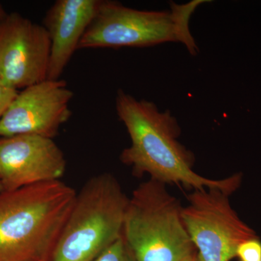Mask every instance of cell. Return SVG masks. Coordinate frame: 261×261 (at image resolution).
<instances>
[{
	"label": "cell",
	"mask_w": 261,
	"mask_h": 261,
	"mask_svg": "<svg viewBox=\"0 0 261 261\" xmlns=\"http://www.w3.org/2000/svg\"><path fill=\"white\" fill-rule=\"evenodd\" d=\"M7 15L8 14L5 13L4 8H3L1 3H0V23L4 20V18L6 17Z\"/></svg>",
	"instance_id": "cell-15"
},
{
	"label": "cell",
	"mask_w": 261,
	"mask_h": 261,
	"mask_svg": "<svg viewBox=\"0 0 261 261\" xmlns=\"http://www.w3.org/2000/svg\"><path fill=\"white\" fill-rule=\"evenodd\" d=\"M99 3L100 0H58L47 10L43 20L51 43L47 80H61L97 14Z\"/></svg>",
	"instance_id": "cell-10"
},
{
	"label": "cell",
	"mask_w": 261,
	"mask_h": 261,
	"mask_svg": "<svg viewBox=\"0 0 261 261\" xmlns=\"http://www.w3.org/2000/svg\"><path fill=\"white\" fill-rule=\"evenodd\" d=\"M129 197L113 174L87 180L77 192L51 261H94L123 235Z\"/></svg>",
	"instance_id": "cell-4"
},
{
	"label": "cell",
	"mask_w": 261,
	"mask_h": 261,
	"mask_svg": "<svg viewBox=\"0 0 261 261\" xmlns=\"http://www.w3.org/2000/svg\"><path fill=\"white\" fill-rule=\"evenodd\" d=\"M19 92L0 78V119L14 101Z\"/></svg>",
	"instance_id": "cell-13"
},
{
	"label": "cell",
	"mask_w": 261,
	"mask_h": 261,
	"mask_svg": "<svg viewBox=\"0 0 261 261\" xmlns=\"http://www.w3.org/2000/svg\"><path fill=\"white\" fill-rule=\"evenodd\" d=\"M76 195L61 180L0 192V261H51Z\"/></svg>",
	"instance_id": "cell-2"
},
{
	"label": "cell",
	"mask_w": 261,
	"mask_h": 261,
	"mask_svg": "<svg viewBox=\"0 0 261 261\" xmlns=\"http://www.w3.org/2000/svg\"><path fill=\"white\" fill-rule=\"evenodd\" d=\"M181 261H198L197 260V252H192L190 255H187L185 258L182 259Z\"/></svg>",
	"instance_id": "cell-14"
},
{
	"label": "cell",
	"mask_w": 261,
	"mask_h": 261,
	"mask_svg": "<svg viewBox=\"0 0 261 261\" xmlns=\"http://www.w3.org/2000/svg\"><path fill=\"white\" fill-rule=\"evenodd\" d=\"M50 48L44 25L7 15L0 23V78L18 91L47 80Z\"/></svg>",
	"instance_id": "cell-7"
},
{
	"label": "cell",
	"mask_w": 261,
	"mask_h": 261,
	"mask_svg": "<svg viewBox=\"0 0 261 261\" xmlns=\"http://www.w3.org/2000/svg\"><path fill=\"white\" fill-rule=\"evenodd\" d=\"M73 97L62 80H46L23 89L0 119V137L34 135L53 140L71 116Z\"/></svg>",
	"instance_id": "cell-8"
},
{
	"label": "cell",
	"mask_w": 261,
	"mask_h": 261,
	"mask_svg": "<svg viewBox=\"0 0 261 261\" xmlns=\"http://www.w3.org/2000/svg\"><path fill=\"white\" fill-rule=\"evenodd\" d=\"M181 206L166 185L149 178L129 197L123 235L137 261H181L195 252Z\"/></svg>",
	"instance_id": "cell-5"
},
{
	"label": "cell",
	"mask_w": 261,
	"mask_h": 261,
	"mask_svg": "<svg viewBox=\"0 0 261 261\" xmlns=\"http://www.w3.org/2000/svg\"><path fill=\"white\" fill-rule=\"evenodd\" d=\"M64 153L53 139L34 135L0 137V182L3 191L60 180Z\"/></svg>",
	"instance_id": "cell-9"
},
{
	"label": "cell",
	"mask_w": 261,
	"mask_h": 261,
	"mask_svg": "<svg viewBox=\"0 0 261 261\" xmlns=\"http://www.w3.org/2000/svg\"><path fill=\"white\" fill-rule=\"evenodd\" d=\"M208 2H171L168 10H142L112 0H100L97 14L78 49L146 47L175 42L185 45L192 56H197L199 48L190 31V19L200 5Z\"/></svg>",
	"instance_id": "cell-3"
},
{
	"label": "cell",
	"mask_w": 261,
	"mask_h": 261,
	"mask_svg": "<svg viewBox=\"0 0 261 261\" xmlns=\"http://www.w3.org/2000/svg\"><path fill=\"white\" fill-rule=\"evenodd\" d=\"M3 192V187L2 186L1 182H0V192Z\"/></svg>",
	"instance_id": "cell-16"
},
{
	"label": "cell",
	"mask_w": 261,
	"mask_h": 261,
	"mask_svg": "<svg viewBox=\"0 0 261 261\" xmlns=\"http://www.w3.org/2000/svg\"><path fill=\"white\" fill-rule=\"evenodd\" d=\"M94 261H137L123 235Z\"/></svg>",
	"instance_id": "cell-11"
},
{
	"label": "cell",
	"mask_w": 261,
	"mask_h": 261,
	"mask_svg": "<svg viewBox=\"0 0 261 261\" xmlns=\"http://www.w3.org/2000/svg\"><path fill=\"white\" fill-rule=\"evenodd\" d=\"M229 194L219 188L193 190L182 220L198 261H230L239 245L258 238L230 205Z\"/></svg>",
	"instance_id": "cell-6"
},
{
	"label": "cell",
	"mask_w": 261,
	"mask_h": 261,
	"mask_svg": "<svg viewBox=\"0 0 261 261\" xmlns=\"http://www.w3.org/2000/svg\"><path fill=\"white\" fill-rule=\"evenodd\" d=\"M236 257L240 261H261V241L258 238L246 240L239 245Z\"/></svg>",
	"instance_id": "cell-12"
},
{
	"label": "cell",
	"mask_w": 261,
	"mask_h": 261,
	"mask_svg": "<svg viewBox=\"0 0 261 261\" xmlns=\"http://www.w3.org/2000/svg\"><path fill=\"white\" fill-rule=\"evenodd\" d=\"M116 109L130 140L120 160L135 176L147 174L165 185H181L193 190L219 188L230 195L240 186L241 173L215 180L195 172V156L178 141L181 128L169 110L163 112L154 102L136 99L122 89L117 92Z\"/></svg>",
	"instance_id": "cell-1"
}]
</instances>
